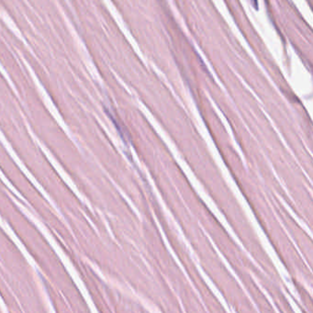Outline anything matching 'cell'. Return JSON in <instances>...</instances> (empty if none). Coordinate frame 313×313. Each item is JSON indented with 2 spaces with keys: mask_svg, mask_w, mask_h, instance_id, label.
<instances>
[{
  "mask_svg": "<svg viewBox=\"0 0 313 313\" xmlns=\"http://www.w3.org/2000/svg\"><path fill=\"white\" fill-rule=\"evenodd\" d=\"M252 5H254V6H256V8H258V0H252Z\"/></svg>",
  "mask_w": 313,
  "mask_h": 313,
  "instance_id": "6da1fadb",
  "label": "cell"
}]
</instances>
